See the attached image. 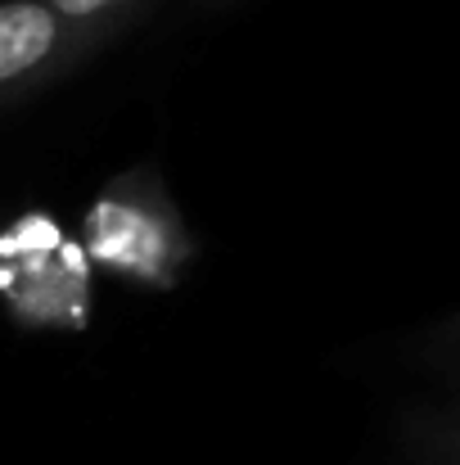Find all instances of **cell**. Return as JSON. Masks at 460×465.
<instances>
[{
	"label": "cell",
	"instance_id": "7a4b0ae2",
	"mask_svg": "<svg viewBox=\"0 0 460 465\" xmlns=\"http://www.w3.org/2000/svg\"><path fill=\"white\" fill-rule=\"evenodd\" d=\"M5 294L18 321L77 330L86 321V249L50 217H23L5 235Z\"/></svg>",
	"mask_w": 460,
	"mask_h": 465
},
{
	"label": "cell",
	"instance_id": "5b68a950",
	"mask_svg": "<svg viewBox=\"0 0 460 465\" xmlns=\"http://www.w3.org/2000/svg\"><path fill=\"white\" fill-rule=\"evenodd\" d=\"M434 361H438L443 375H452V380L460 384V321L438 334V352H434Z\"/></svg>",
	"mask_w": 460,
	"mask_h": 465
},
{
	"label": "cell",
	"instance_id": "3957f363",
	"mask_svg": "<svg viewBox=\"0 0 460 465\" xmlns=\"http://www.w3.org/2000/svg\"><path fill=\"white\" fill-rule=\"evenodd\" d=\"M86 64L77 36L45 0H0V109L18 114Z\"/></svg>",
	"mask_w": 460,
	"mask_h": 465
},
{
	"label": "cell",
	"instance_id": "277c9868",
	"mask_svg": "<svg viewBox=\"0 0 460 465\" xmlns=\"http://www.w3.org/2000/svg\"><path fill=\"white\" fill-rule=\"evenodd\" d=\"M45 5L68 23V32L77 36V45L91 64L100 50H109L113 41L136 32L162 0H45Z\"/></svg>",
	"mask_w": 460,
	"mask_h": 465
},
{
	"label": "cell",
	"instance_id": "6da1fadb",
	"mask_svg": "<svg viewBox=\"0 0 460 465\" xmlns=\"http://www.w3.org/2000/svg\"><path fill=\"white\" fill-rule=\"evenodd\" d=\"M82 249L95 267H109L136 285L171 290L194 262V240L162 176L150 163L113 176L82 217Z\"/></svg>",
	"mask_w": 460,
	"mask_h": 465
},
{
	"label": "cell",
	"instance_id": "8992f818",
	"mask_svg": "<svg viewBox=\"0 0 460 465\" xmlns=\"http://www.w3.org/2000/svg\"><path fill=\"white\" fill-rule=\"evenodd\" d=\"M240 5H249V0H194V9H199L203 18H217V14H230V9H240Z\"/></svg>",
	"mask_w": 460,
	"mask_h": 465
}]
</instances>
